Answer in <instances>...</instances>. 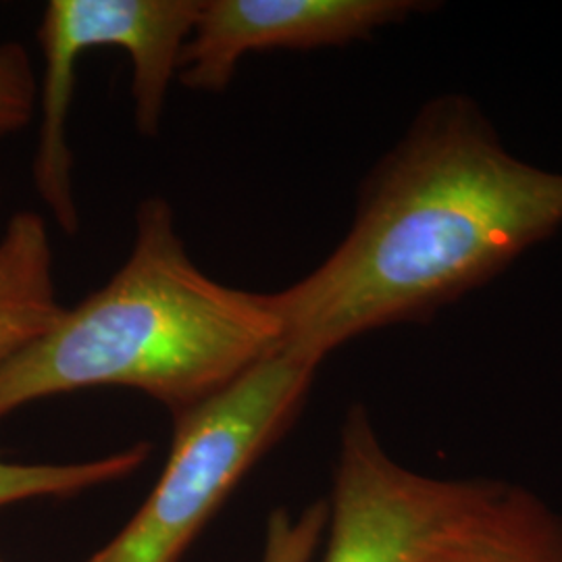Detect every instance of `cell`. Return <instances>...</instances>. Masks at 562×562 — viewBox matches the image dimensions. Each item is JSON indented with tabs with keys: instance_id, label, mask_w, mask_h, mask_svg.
Here are the masks:
<instances>
[{
	"instance_id": "6da1fadb",
	"label": "cell",
	"mask_w": 562,
	"mask_h": 562,
	"mask_svg": "<svg viewBox=\"0 0 562 562\" xmlns=\"http://www.w3.org/2000/svg\"><path fill=\"white\" fill-rule=\"evenodd\" d=\"M561 227L562 171L513 155L469 94H438L362 178L340 244L267 292L280 348L322 364L364 334L431 322Z\"/></svg>"
},
{
	"instance_id": "7a4b0ae2",
	"label": "cell",
	"mask_w": 562,
	"mask_h": 562,
	"mask_svg": "<svg viewBox=\"0 0 562 562\" xmlns=\"http://www.w3.org/2000/svg\"><path fill=\"white\" fill-rule=\"evenodd\" d=\"M280 341L267 292L204 273L186 248L171 202L148 196L113 278L0 362V422L25 404L104 385L142 392L176 417Z\"/></svg>"
},
{
	"instance_id": "3957f363",
	"label": "cell",
	"mask_w": 562,
	"mask_h": 562,
	"mask_svg": "<svg viewBox=\"0 0 562 562\" xmlns=\"http://www.w3.org/2000/svg\"><path fill=\"white\" fill-rule=\"evenodd\" d=\"M319 367L278 348L176 415L171 450L150 496L83 562H180L241 477L296 422Z\"/></svg>"
},
{
	"instance_id": "277c9868",
	"label": "cell",
	"mask_w": 562,
	"mask_h": 562,
	"mask_svg": "<svg viewBox=\"0 0 562 562\" xmlns=\"http://www.w3.org/2000/svg\"><path fill=\"white\" fill-rule=\"evenodd\" d=\"M473 480L434 477L396 461L362 404L340 429L323 562H419Z\"/></svg>"
},
{
	"instance_id": "5b68a950",
	"label": "cell",
	"mask_w": 562,
	"mask_h": 562,
	"mask_svg": "<svg viewBox=\"0 0 562 562\" xmlns=\"http://www.w3.org/2000/svg\"><path fill=\"white\" fill-rule=\"evenodd\" d=\"M436 7L427 0H201L178 80L220 94L246 55L350 46Z\"/></svg>"
},
{
	"instance_id": "8992f818",
	"label": "cell",
	"mask_w": 562,
	"mask_h": 562,
	"mask_svg": "<svg viewBox=\"0 0 562 562\" xmlns=\"http://www.w3.org/2000/svg\"><path fill=\"white\" fill-rule=\"evenodd\" d=\"M419 562H562V517L521 485L473 480Z\"/></svg>"
},
{
	"instance_id": "52a82bcc",
	"label": "cell",
	"mask_w": 562,
	"mask_h": 562,
	"mask_svg": "<svg viewBox=\"0 0 562 562\" xmlns=\"http://www.w3.org/2000/svg\"><path fill=\"white\" fill-rule=\"evenodd\" d=\"M63 308L46 220L18 211L0 234V362L36 340Z\"/></svg>"
},
{
	"instance_id": "ba28073f",
	"label": "cell",
	"mask_w": 562,
	"mask_h": 562,
	"mask_svg": "<svg viewBox=\"0 0 562 562\" xmlns=\"http://www.w3.org/2000/svg\"><path fill=\"white\" fill-rule=\"evenodd\" d=\"M150 454V443L138 442L94 461L65 464H23L0 459V508L32 498L74 496L136 473Z\"/></svg>"
},
{
	"instance_id": "9c48e42d",
	"label": "cell",
	"mask_w": 562,
	"mask_h": 562,
	"mask_svg": "<svg viewBox=\"0 0 562 562\" xmlns=\"http://www.w3.org/2000/svg\"><path fill=\"white\" fill-rule=\"evenodd\" d=\"M38 109V76L30 50L0 42V142L25 130Z\"/></svg>"
},
{
	"instance_id": "30bf717a",
	"label": "cell",
	"mask_w": 562,
	"mask_h": 562,
	"mask_svg": "<svg viewBox=\"0 0 562 562\" xmlns=\"http://www.w3.org/2000/svg\"><path fill=\"white\" fill-rule=\"evenodd\" d=\"M329 506L325 501L306 506L299 517L278 508L267 522L261 562H311L327 531Z\"/></svg>"
},
{
	"instance_id": "8fae6325",
	"label": "cell",
	"mask_w": 562,
	"mask_h": 562,
	"mask_svg": "<svg viewBox=\"0 0 562 562\" xmlns=\"http://www.w3.org/2000/svg\"><path fill=\"white\" fill-rule=\"evenodd\" d=\"M0 562H4V561H2V559H0Z\"/></svg>"
}]
</instances>
